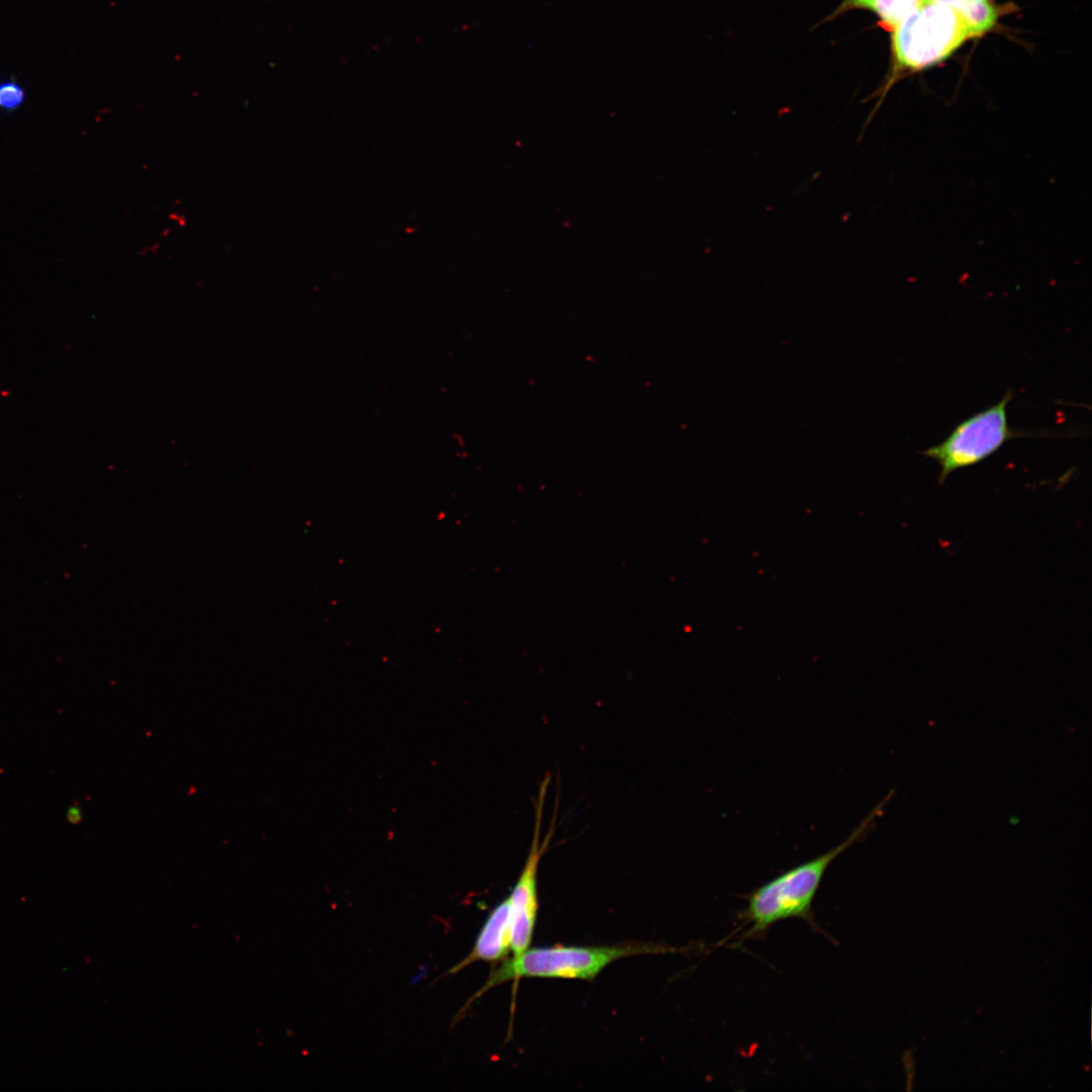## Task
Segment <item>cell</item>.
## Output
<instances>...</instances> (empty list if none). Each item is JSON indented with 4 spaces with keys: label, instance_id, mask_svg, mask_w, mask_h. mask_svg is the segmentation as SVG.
Segmentation results:
<instances>
[{
    "label": "cell",
    "instance_id": "8992f818",
    "mask_svg": "<svg viewBox=\"0 0 1092 1092\" xmlns=\"http://www.w3.org/2000/svg\"><path fill=\"white\" fill-rule=\"evenodd\" d=\"M511 939L512 914L509 898H507L488 915L469 954L449 973H456L476 961L502 960L511 950Z\"/></svg>",
    "mask_w": 1092,
    "mask_h": 1092
},
{
    "label": "cell",
    "instance_id": "7c38bea8",
    "mask_svg": "<svg viewBox=\"0 0 1092 1092\" xmlns=\"http://www.w3.org/2000/svg\"><path fill=\"white\" fill-rule=\"evenodd\" d=\"M67 819L73 824L80 822L82 819L81 808L76 806L70 807L67 812Z\"/></svg>",
    "mask_w": 1092,
    "mask_h": 1092
},
{
    "label": "cell",
    "instance_id": "ba28073f",
    "mask_svg": "<svg viewBox=\"0 0 1092 1092\" xmlns=\"http://www.w3.org/2000/svg\"><path fill=\"white\" fill-rule=\"evenodd\" d=\"M927 0H874L871 10L881 19L888 29H893L911 11Z\"/></svg>",
    "mask_w": 1092,
    "mask_h": 1092
},
{
    "label": "cell",
    "instance_id": "4fadbf2b",
    "mask_svg": "<svg viewBox=\"0 0 1092 1092\" xmlns=\"http://www.w3.org/2000/svg\"><path fill=\"white\" fill-rule=\"evenodd\" d=\"M980 1H989V0H980Z\"/></svg>",
    "mask_w": 1092,
    "mask_h": 1092
},
{
    "label": "cell",
    "instance_id": "52a82bcc",
    "mask_svg": "<svg viewBox=\"0 0 1092 1092\" xmlns=\"http://www.w3.org/2000/svg\"><path fill=\"white\" fill-rule=\"evenodd\" d=\"M942 3L954 9L965 20L971 37H978L989 31L998 18L996 7L988 1L980 0H927Z\"/></svg>",
    "mask_w": 1092,
    "mask_h": 1092
},
{
    "label": "cell",
    "instance_id": "30bf717a",
    "mask_svg": "<svg viewBox=\"0 0 1092 1092\" xmlns=\"http://www.w3.org/2000/svg\"><path fill=\"white\" fill-rule=\"evenodd\" d=\"M874 0H844L834 11L831 17L837 16L851 9H871Z\"/></svg>",
    "mask_w": 1092,
    "mask_h": 1092
},
{
    "label": "cell",
    "instance_id": "7a4b0ae2",
    "mask_svg": "<svg viewBox=\"0 0 1092 1092\" xmlns=\"http://www.w3.org/2000/svg\"><path fill=\"white\" fill-rule=\"evenodd\" d=\"M649 944L615 946L555 945L527 948L493 971L478 995L502 983L521 978L593 980L615 961L641 953L677 951Z\"/></svg>",
    "mask_w": 1092,
    "mask_h": 1092
},
{
    "label": "cell",
    "instance_id": "277c9868",
    "mask_svg": "<svg viewBox=\"0 0 1092 1092\" xmlns=\"http://www.w3.org/2000/svg\"><path fill=\"white\" fill-rule=\"evenodd\" d=\"M1012 397V391H1006L997 403L963 421L945 440L922 452L939 465V483L953 471L984 461L1010 439L1020 436L1008 423L1007 406Z\"/></svg>",
    "mask_w": 1092,
    "mask_h": 1092
},
{
    "label": "cell",
    "instance_id": "3957f363",
    "mask_svg": "<svg viewBox=\"0 0 1092 1092\" xmlns=\"http://www.w3.org/2000/svg\"><path fill=\"white\" fill-rule=\"evenodd\" d=\"M897 71H919L948 58L971 37L963 17L950 6L926 2L892 30Z\"/></svg>",
    "mask_w": 1092,
    "mask_h": 1092
},
{
    "label": "cell",
    "instance_id": "6da1fadb",
    "mask_svg": "<svg viewBox=\"0 0 1092 1092\" xmlns=\"http://www.w3.org/2000/svg\"><path fill=\"white\" fill-rule=\"evenodd\" d=\"M873 811L850 835L825 853L779 875L746 896L747 906L737 913V946L748 939L763 938L777 922L789 918L805 920L819 933L826 934L815 921L812 905L822 879L830 863L856 842L872 825ZM732 933V934H733Z\"/></svg>",
    "mask_w": 1092,
    "mask_h": 1092
},
{
    "label": "cell",
    "instance_id": "5b68a950",
    "mask_svg": "<svg viewBox=\"0 0 1092 1092\" xmlns=\"http://www.w3.org/2000/svg\"><path fill=\"white\" fill-rule=\"evenodd\" d=\"M548 778L540 786L536 806L533 840L523 871L508 897L512 914L511 950L517 957L529 948L536 923L538 896L537 871L541 856L553 835V826L540 843V826Z\"/></svg>",
    "mask_w": 1092,
    "mask_h": 1092
},
{
    "label": "cell",
    "instance_id": "9c48e42d",
    "mask_svg": "<svg viewBox=\"0 0 1092 1092\" xmlns=\"http://www.w3.org/2000/svg\"><path fill=\"white\" fill-rule=\"evenodd\" d=\"M25 98L24 90L14 81L0 83V108L14 110L19 107Z\"/></svg>",
    "mask_w": 1092,
    "mask_h": 1092
},
{
    "label": "cell",
    "instance_id": "8fae6325",
    "mask_svg": "<svg viewBox=\"0 0 1092 1092\" xmlns=\"http://www.w3.org/2000/svg\"><path fill=\"white\" fill-rule=\"evenodd\" d=\"M903 1063H904V1066H905V1070L907 1072L908 1084H911V1079L913 1078V1075H914L915 1066H914V1062H913L912 1053H910V1051H907L906 1053H904Z\"/></svg>",
    "mask_w": 1092,
    "mask_h": 1092
}]
</instances>
